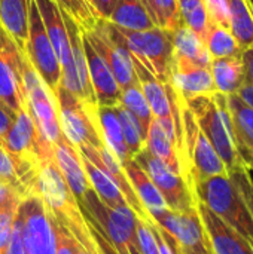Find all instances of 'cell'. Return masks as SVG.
Returning <instances> with one entry per match:
<instances>
[{
    "label": "cell",
    "mask_w": 253,
    "mask_h": 254,
    "mask_svg": "<svg viewBox=\"0 0 253 254\" xmlns=\"http://www.w3.org/2000/svg\"><path fill=\"white\" fill-rule=\"evenodd\" d=\"M37 190L52 219L64 226L70 235L89 253H94L98 247L91 237L86 219L70 188L67 186L55 158H48L40 164Z\"/></svg>",
    "instance_id": "1"
},
{
    "label": "cell",
    "mask_w": 253,
    "mask_h": 254,
    "mask_svg": "<svg viewBox=\"0 0 253 254\" xmlns=\"http://www.w3.org/2000/svg\"><path fill=\"white\" fill-rule=\"evenodd\" d=\"M185 104L194 115L195 122L206 138L219 155L228 176L246 168L237 150L227 95L216 92L213 95L195 97L185 101Z\"/></svg>",
    "instance_id": "2"
},
{
    "label": "cell",
    "mask_w": 253,
    "mask_h": 254,
    "mask_svg": "<svg viewBox=\"0 0 253 254\" xmlns=\"http://www.w3.org/2000/svg\"><path fill=\"white\" fill-rule=\"evenodd\" d=\"M197 202L237 231L253 249V216L230 176H215L194 185Z\"/></svg>",
    "instance_id": "3"
},
{
    "label": "cell",
    "mask_w": 253,
    "mask_h": 254,
    "mask_svg": "<svg viewBox=\"0 0 253 254\" xmlns=\"http://www.w3.org/2000/svg\"><path fill=\"white\" fill-rule=\"evenodd\" d=\"M180 100V115H182V128H183V153H185V167H186V180L189 188L194 192V185L215 177V176H228L224 162L219 155L206 138L203 131L195 122L194 115Z\"/></svg>",
    "instance_id": "4"
},
{
    "label": "cell",
    "mask_w": 253,
    "mask_h": 254,
    "mask_svg": "<svg viewBox=\"0 0 253 254\" xmlns=\"http://www.w3.org/2000/svg\"><path fill=\"white\" fill-rule=\"evenodd\" d=\"M112 24V22H110ZM125 48L134 54L163 83L169 82L173 63V34L170 30L152 27L133 31L113 25Z\"/></svg>",
    "instance_id": "5"
},
{
    "label": "cell",
    "mask_w": 253,
    "mask_h": 254,
    "mask_svg": "<svg viewBox=\"0 0 253 254\" xmlns=\"http://www.w3.org/2000/svg\"><path fill=\"white\" fill-rule=\"evenodd\" d=\"M55 101L61 132L76 149L94 147L98 150L106 146L100 128L98 110L94 112L86 109L63 86L58 88Z\"/></svg>",
    "instance_id": "6"
},
{
    "label": "cell",
    "mask_w": 253,
    "mask_h": 254,
    "mask_svg": "<svg viewBox=\"0 0 253 254\" xmlns=\"http://www.w3.org/2000/svg\"><path fill=\"white\" fill-rule=\"evenodd\" d=\"M21 65L27 109L42 137L48 140L51 144H55L63 135L55 97L39 77L31 63L28 61L25 52L21 57Z\"/></svg>",
    "instance_id": "7"
},
{
    "label": "cell",
    "mask_w": 253,
    "mask_h": 254,
    "mask_svg": "<svg viewBox=\"0 0 253 254\" xmlns=\"http://www.w3.org/2000/svg\"><path fill=\"white\" fill-rule=\"evenodd\" d=\"M133 159L149 176V179L164 198L169 210L177 213L197 210L195 195L180 174L174 173L164 162L157 159L152 153H149L146 147H143Z\"/></svg>",
    "instance_id": "8"
},
{
    "label": "cell",
    "mask_w": 253,
    "mask_h": 254,
    "mask_svg": "<svg viewBox=\"0 0 253 254\" xmlns=\"http://www.w3.org/2000/svg\"><path fill=\"white\" fill-rule=\"evenodd\" d=\"M25 54L33 68L49 88L55 97L58 88L61 86V65L51 45V40L43 27L39 9L34 0H30L28 12V39L25 46Z\"/></svg>",
    "instance_id": "9"
},
{
    "label": "cell",
    "mask_w": 253,
    "mask_h": 254,
    "mask_svg": "<svg viewBox=\"0 0 253 254\" xmlns=\"http://www.w3.org/2000/svg\"><path fill=\"white\" fill-rule=\"evenodd\" d=\"M82 33L94 49L104 58L121 91L139 82L133 67L131 54L118 36L113 24L98 19L94 30H82Z\"/></svg>",
    "instance_id": "10"
},
{
    "label": "cell",
    "mask_w": 253,
    "mask_h": 254,
    "mask_svg": "<svg viewBox=\"0 0 253 254\" xmlns=\"http://www.w3.org/2000/svg\"><path fill=\"white\" fill-rule=\"evenodd\" d=\"M22 238L28 254H57L54 219L39 195L24 198L18 205Z\"/></svg>",
    "instance_id": "11"
},
{
    "label": "cell",
    "mask_w": 253,
    "mask_h": 254,
    "mask_svg": "<svg viewBox=\"0 0 253 254\" xmlns=\"http://www.w3.org/2000/svg\"><path fill=\"white\" fill-rule=\"evenodd\" d=\"M10 159L30 161L40 165L48 158H55L54 144L42 137L28 110L15 115L13 124L0 141Z\"/></svg>",
    "instance_id": "12"
},
{
    "label": "cell",
    "mask_w": 253,
    "mask_h": 254,
    "mask_svg": "<svg viewBox=\"0 0 253 254\" xmlns=\"http://www.w3.org/2000/svg\"><path fill=\"white\" fill-rule=\"evenodd\" d=\"M61 15L67 28L70 52H72V67L66 74L61 76V86L66 91H69L72 95H75L86 109L97 112L98 104L88 73V63L82 43V28L63 9H61Z\"/></svg>",
    "instance_id": "13"
},
{
    "label": "cell",
    "mask_w": 253,
    "mask_h": 254,
    "mask_svg": "<svg viewBox=\"0 0 253 254\" xmlns=\"http://www.w3.org/2000/svg\"><path fill=\"white\" fill-rule=\"evenodd\" d=\"M149 217L174 238L180 254H212L197 210L177 213L166 208L149 211Z\"/></svg>",
    "instance_id": "14"
},
{
    "label": "cell",
    "mask_w": 253,
    "mask_h": 254,
    "mask_svg": "<svg viewBox=\"0 0 253 254\" xmlns=\"http://www.w3.org/2000/svg\"><path fill=\"white\" fill-rule=\"evenodd\" d=\"M22 54L0 22V103L15 115L28 110L22 85Z\"/></svg>",
    "instance_id": "15"
},
{
    "label": "cell",
    "mask_w": 253,
    "mask_h": 254,
    "mask_svg": "<svg viewBox=\"0 0 253 254\" xmlns=\"http://www.w3.org/2000/svg\"><path fill=\"white\" fill-rule=\"evenodd\" d=\"M131 61H133V67H134L139 85L151 107L152 116L160 122V125L163 127L169 138L173 141L179 155L177 131L174 125V119H173V110H171V103H170V97L167 91V83H163L161 80H158L155 74L134 54H131Z\"/></svg>",
    "instance_id": "16"
},
{
    "label": "cell",
    "mask_w": 253,
    "mask_h": 254,
    "mask_svg": "<svg viewBox=\"0 0 253 254\" xmlns=\"http://www.w3.org/2000/svg\"><path fill=\"white\" fill-rule=\"evenodd\" d=\"M169 83L183 101L218 92L209 67H201L179 58H173Z\"/></svg>",
    "instance_id": "17"
},
{
    "label": "cell",
    "mask_w": 253,
    "mask_h": 254,
    "mask_svg": "<svg viewBox=\"0 0 253 254\" xmlns=\"http://www.w3.org/2000/svg\"><path fill=\"white\" fill-rule=\"evenodd\" d=\"M197 213L212 254H253L252 246L207 207L197 202Z\"/></svg>",
    "instance_id": "18"
},
{
    "label": "cell",
    "mask_w": 253,
    "mask_h": 254,
    "mask_svg": "<svg viewBox=\"0 0 253 254\" xmlns=\"http://www.w3.org/2000/svg\"><path fill=\"white\" fill-rule=\"evenodd\" d=\"M54 153H55V162L67 186L70 188L79 207H82L86 201V196L94 189L84 170L82 159L78 149L64 135H61L60 140L54 144Z\"/></svg>",
    "instance_id": "19"
},
{
    "label": "cell",
    "mask_w": 253,
    "mask_h": 254,
    "mask_svg": "<svg viewBox=\"0 0 253 254\" xmlns=\"http://www.w3.org/2000/svg\"><path fill=\"white\" fill-rule=\"evenodd\" d=\"M84 51L88 63V73L91 79V85L97 98L98 107H116L121 104V88L116 83L107 63L100 55L98 51L88 42V39L82 33Z\"/></svg>",
    "instance_id": "20"
},
{
    "label": "cell",
    "mask_w": 253,
    "mask_h": 254,
    "mask_svg": "<svg viewBox=\"0 0 253 254\" xmlns=\"http://www.w3.org/2000/svg\"><path fill=\"white\" fill-rule=\"evenodd\" d=\"M34 1L39 9L46 34L60 61L61 76H63L72 67V52H70L69 34H67V28L61 15V9L55 3V0H34Z\"/></svg>",
    "instance_id": "21"
},
{
    "label": "cell",
    "mask_w": 253,
    "mask_h": 254,
    "mask_svg": "<svg viewBox=\"0 0 253 254\" xmlns=\"http://www.w3.org/2000/svg\"><path fill=\"white\" fill-rule=\"evenodd\" d=\"M30 0H0V22L21 52H25L28 39Z\"/></svg>",
    "instance_id": "22"
},
{
    "label": "cell",
    "mask_w": 253,
    "mask_h": 254,
    "mask_svg": "<svg viewBox=\"0 0 253 254\" xmlns=\"http://www.w3.org/2000/svg\"><path fill=\"white\" fill-rule=\"evenodd\" d=\"M81 159H82L84 170H85V173H86V176L89 179V183H91L94 192L97 193L98 199L104 205H107L110 208H115V210L128 207V204L124 199L119 188L116 186L113 179L106 173V170L100 164L88 159L84 155H81Z\"/></svg>",
    "instance_id": "23"
},
{
    "label": "cell",
    "mask_w": 253,
    "mask_h": 254,
    "mask_svg": "<svg viewBox=\"0 0 253 254\" xmlns=\"http://www.w3.org/2000/svg\"><path fill=\"white\" fill-rule=\"evenodd\" d=\"M173 58L194 63L201 67H209L212 58L207 52L203 40L183 22H180L173 31Z\"/></svg>",
    "instance_id": "24"
},
{
    "label": "cell",
    "mask_w": 253,
    "mask_h": 254,
    "mask_svg": "<svg viewBox=\"0 0 253 254\" xmlns=\"http://www.w3.org/2000/svg\"><path fill=\"white\" fill-rule=\"evenodd\" d=\"M210 73L216 86V91L224 95H234L246 82L245 65L242 57L212 60Z\"/></svg>",
    "instance_id": "25"
},
{
    "label": "cell",
    "mask_w": 253,
    "mask_h": 254,
    "mask_svg": "<svg viewBox=\"0 0 253 254\" xmlns=\"http://www.w3.org/2000/svg\"><path fill=\"white\" fill-rule=\"evenodd\" d=\"M122 168H124L130 183L133 185L139 199L148 210V213L169 208L164 198L161 196L160 190L155 188V185L152 183L149 176L143 171V168L134 159H128L127 162H124Z\"/></svg>",
    "instance_id": "26"
},
{
    "label": "cell",
    "mask_w": 253,
    "mask_h": 254,
    "mask_svg": "<svg viewBox=\"0 0 253 254\" xmlns=\"http://www.w3.org/2000/svg\"><path fill=\"white\" fill-rule=\"evenodd\" d=\"M109 22L133 31H142L157 27L142 0H118L112 10Z\"/></svg>",
    "instance_id": "27"
},
{
    "label": "cell",
    "mask_w": 253,
    "mask_h": 254,
    "mask_svg": "<svg viewBox=\"0 0 253 254\" xmlns=\"http://www.w3.org/2000/svg\"><path fill=\"white\" fill-rule=\"evenodd\" d=\"M145 147L157 159L164 162L170 170H173L174 173H177L183 177V170H182V164H180L177 150H176L173 141L169 138V135L166 134V131L163 129V127L160 125V122L155 118L152 119V122L149 125Z\"/></svg>",
    "instance_id": "28"
},
{
    "label": "cell",
    "mask_w": 253,
    "mask_h": 254,
    "mask_svg": "<svg viewBox=\"0 0 253 254\" xmlns=\"http://www.w3.org/2000/svg\"><path fill=\"white\" fill-rule=\"evenodd\" d=\"M98 121H100L104 144L113 153V156L121 162V165L128 159H133L124 141L121 124L115 107H98Z\"/></svg>",
    "instance_id": "29"
},
{
    "label": "cell",
    "mask_w": 253,
    "mask_h": 254,
    "mask_svg": "<svg viewBox=\"0 0 253 254\" xmlns=\"http://www.w3.org/2000/svg\"><path fill=\"white\" fill-rule=\"evenodd\" d=\"M230 31L245 51L253 45V10L248 0H228Z\"/></svg>",
    "instance_id": "30"
},
{
    "label": "cell",
    "mask_w": 253,
    "mask_h": 254,
    "mask_svg": "<svg viewBox=\"0 0 253 254\" xmlns=\"http://www.w3.org/2000/svg\"><path fill=\"white\" fill-rule=\"evenodd\" d=\"M227 103L237 147L243 146L253 150V109L245 104L236 94L227 95Z\"/></svg>",
    "instance_id": "31"
},
{
    "label": "cell",
    "mask_w": 253,
    "mask_h": 254,
    "mask_svg": "<svg viewBox=\"0 0 253 254\" xmlns=\"http://www.w3.org/2000/svg\"><path fill=\"white\" fill-rule=\"evenodd\" d=\"M204 45L212 60L236 58V57H242L243 52V49L240 48L239 42L236 40V37L231 34L230 30L215 25L209 27Z\"/></svg>",
    "instance_id": "32"
},
{
    "label": "cell",
    "mask_w": 253,
    "mask_h": 254,
    "mask_svg": "<svg viewBox=\"0 0 253 254\" xmlns=\"http://www.w3.org/2000/svg\"><path fill=\"white\" fill-rule=\"evenodd\" d=\"M121 104L137 119V122L142 128V132L146 138L149 125H151L154 116H152L151 107L143 95V91H142L139 82L121 91Z\"/></svg>",
    "instance_id": "33"
},
{
    "label": "cell",
    "mask_w": 253,
    "mask_h": 254,
    "mask_svg": "<svg viewBox=\"0 0 253 254\" xmlns=\"http://www.w3.org/2000/svg\"><path fill=\"white\" fill-rule=\"evenodd\" d=\"M177 7L180 21L189 27L204 43L210 24L203 0H177Z\"/></svg>",
    "instance_id": "34"
},
{
    "label": "cell",
    "mask_w": 253,
    "mask_h": 254,
    "mask_svg": "<svg viewBox=\"0 0 253 254\" xmlns=\"http://www.w3.org/2000/svg\"><path fill=\"white\" fill-rule=\"evenodd\" d=\"M119 124H121V129H122V135H124V141L127 144L128 153L131 158H134L143 147H145V135L142 132V128L137 122V119L122 106H116L115 107Z\"/></svg>",
    "instance_id": "35"
},
{
    "label": "cell",
    "mask_w": 253,
    "mask_h": 254,
    "mask_svg": "<svg viewBox=\"0 0 253 254\" xmlns=\"http://www.w3.org/2000/svg\"><path fill=\"white\" fill-rule=\"evenodd\" d=\"M55 3L60 6V9L69 13L82 30H94L100 19L88 0H55Z\"/></svg>",
    "instance_id": "36"
},
{
    "label": "cell",
    "mask_w": 253,
    "mask_h": 254,
    "mask_svg": "<svg viewBox=\"0 0 253 254\" xmlns=\"http://www.w3.org/2000/svg\"><path fill=\"white\" fill-rule=\"evenodd\" d=\"M209 24L230 30V7L228 0H203Z\"/></svg>",
    "instance_id": "37"
},
{
    "label": "cell",
    "mask_w": 253,
    "mask_h": 254,
    "mask_svg": "<svg viewBox=\"0 0 253 254\" xmlns=\"http://www.w3.org/2000/svg\"><path fill=\"white\" fill-rule=\"evenodd\" d=\"M158 7V25L161 28L173 31L182 21L179 15L177 0H157Z\"/></svg>",
    "instance_id": "38"
},
{
    "label": "cell",
    "mask_w": 253,
    "mask_h": 254,
    "mask_svg": "<svg viewBox=\"0 0 253 254\" xmlns=\"http://www.w3.org/2000/svg\"><path fill=\"white\" fill-rule=\"evenodd\" d=\"M16 211H18V205L0 210V254L7 253L10 238H12Z\"/></svg>",
    "instance_id": "39"
},
{
    "label": "cell",
    "mask_w": 253,
    "mask_h": 254,
    "mask_svg": "<svg viewBox=\"0 0 253 254\" xmlns=\"http://www.w3.org/2000/svg\"><path fill=\"white\" fill-rule=\"evenodd\" d=\"M230 179L234 182V185L237 186L239 192L242 193L246 205L249 207L251 213L253 216V180L249 174V170L248 168H243V170H239L233 174H230Z\"/></svg>",
    "instance_id": "40"
},
{
    "label": "cell",
    "mask_w": 253,
    "mask_h": 254,
    "mask_svg": "<svg viewBox=\"0 0 253 254\" xmlns=\"http://www.w3.org/2000/svg\"><path fill=\"white\" fill-rule=\"evenodd\" d=\"M137 238H139V249L142 254H160L155 235L152 228L148 222H143L137 217Z\"/></svg>",
    "instance_id": "41"
},
{
    "label": "cell",
    "mask_w": 253,
    "mask_h": 254,
    "mask_svg": "<svg viewBox=\"0 0 253 254\" xmlns=\"http://www.w3.org/2000/svg\"><path fill=\"white\" fill-rule=\"evenodd\" d=\"M0 179L6 180L7 183H10L16 192L19 193L21 196V190H19V182H18V176H16V171H15V167H13V162L9 156V153L4 150V147L1 146L0 143Z\"/></svg>",
    "instance_id": "42"
},
{
    "label": "cell",
    "mask_w": 253,
    "mask_h": 254,
    "mask_svg": "<svg viewBox=\"0 0 253 254\" xmlns=\"http://www.w3.org/2000/svg\"><path fill=\"white\" fill-rule=\"evenodd\" d=\"M21 201L22 198L19 196L16 189L6 180L0 179V210L7 207H16Z\"/></svg>",
    "instance_id": "43"
},
{
    "label": "cell",
    "mask_w": 253,
    "mask_h": 254,
    "mask_svg": "<svg viewBox=\"0 0 253 254\" xmlns=\"http://www.w3.org/2000/svg\"><path fill=\"white\" fill-rule=\"evenodd\" d=\"M55 232H57V254H75L73 250V237L70 232L54 220Z\"/></svg>",
    "instance_id": "44"
},
{
    "label": "cell",
    "mask_w": 253,
    "mask_h": 254,
    "mask_svg": "<svg viewBox=\"0 0 253 254\" xmlns=\"http://www.w3.org/2000/svg\"><path fill=\"white\" fill-rule=\"evenodd\" d=\"M6 254H28L24 238H22V228H21V220L18 217H15V223H13V231H12V238H10V244L7 249Z\"/></svg>",
    "instance_id": "45"
},
{
    "label": "cell",
    "mask_w": 253,
    "mask_h": 254,
    "mask_svg": "<svg viewBox=\"0 0 253 254\" xmlns=\"http://www.w3.org/2000/svg\"><path fill=\"white\" fill-rule=\"evenodd\" d=\"M88 1H89V4L92 6V9L95 10V13L98 15L100 19L109 21V18L112 15V10H113L118 0H88Z\"/></svg>",
    "instance_id": "46"
},
{
    "label": "cell",
    "mask_w": 253,
    "mask_h": 254,
    "mask_svg": "<svg viewBox=\"0 0 253 254\" xmlns=\"http://www.w3.org/2000/svg\"><path fill=\"white\" fill-rule=\"evenodd\" d=\"M13 119H15V113L10 112L4 104L0 103V141L4 138L9 128L12 127Z\"/></svg>",
    "instance_id": "47"
},
{
    "label": "cell",
    "mask_w": 253,
    "mask_h": 254,
    "mask_svg": "<svg viewBox=\"0 0 253 254\" xmlns=\"http://www.w3.org/2000/svg\"><path fill=\"white\" fill-rule=\"evenodd\" d=\"M242 61H243V65H245L246 82L253 85V45L242 52Z\"/></svg>",
    "instance_id": "48"
},
{
    "label": "cell",
    "mask_w": 253,
    "mask_h": 254,
    "mask_svg": "<svg viewBox=\"0 0 253 254\" xmlns=\"http://www.w3.org/2000/svg\"><path fill=\"white\" fill-rule=\"evenodd\" d=\"M236 95H237L245 104H248L251 109H253V85H251L249 82H245Z\"/></svg>",
    "instance_id": "49"
},
{
    "label": "cell",
    "mask_w": 253,
    "mask_h": 254,
    "mask_svg": "<svg viewBox=\"0 0 253 254\" xmlns=\"http://www.w3.org/2000/svg\"><path fill=\"white\" fill-rule=\"evenodd\" d=\"M237 150H239V155H240V158H242V161H243V164H245V167L251 171H253V150L252 149H249V147H243V146H239L237 147Z\"/></svg>",
    "instance_id": "50"
},
{
    "label": "cell",
    "mask_w": 253,
    "mask_h": 254,
    "mask_svg": "<svg viewBox=\"0 0 253 254\" xmlns=\"http://www.w3.org/2000/svg\"><path fill=\"white\" fill-rule=\"evenodd\" d=\"M142 1H143V4L146 6V9H148L151 18L154 19V22L158 25V7H157V0H142ZM158 27H160V25H158Z\"/></svg>",
    "instance_id": "51"
},
{
    "label": "cell",
    "mask_w": 253,
    "mask_h": 254,
    "mask_svg": "<svg viewBox=\"0 0 253 254\" xmlns=\"http://www.w3.org/2000/svg\"><path fill=\"white\" fill-rule=\"evenodd\" d=\"M73 250H75V254H91L82 244H79L75 238H73Z\"/></svg>",
    "instance_id": "52"
},
{
    "label": "cell",
    "mask_w": 253,
    "mask_h": 254,
    "mask_svg": "<svg viewBox=\"0 0 253 254\" xmlns=\"http://www.w3.org/2000/svg\"><path fill=\"white\" fill-rule=\"evenodd\" d=\"M91 254H103V253H101V252H100V249H97V250H95V252H94V253H91Z\"/></svg>",
    "instance_id": "53"
},
{
    "label": "cell",
    "mask_w": 253,
    "mask_h": 254,
    "mask_svg": "<svg viewBox=\"0 0 253 254\" xmlns=\"http://www.w3.org/2000/svg\"><path fill=\"white\" fill-rule=\"evenodd\" d=\"M249 1V4H251V7H252V10H253V0H248Z\"/></svg>",
    "instance_id": "54"
}]
</instances>
